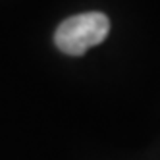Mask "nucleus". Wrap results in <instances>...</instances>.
<instances>
[{
	"label": "nucleus",
	"instance_id": "nucleus-1",
	"mask_svg": "<svg viewBox=\"0 0 160 160\" xmlns=\"http://www.w3.org/2000/svg\"><path fill=\"white\" fill-rule=\"evenodd\" d=\"M110 19L102 12H87L64 19L54 33V42L64 54L81 56L106 39Z\"/></svg>",
	"mask_w": 160,
	"mask_h": 160
}]
</instances>
